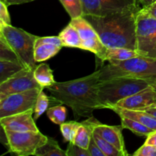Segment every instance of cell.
<instances>
[{
	"label": "cell",
	"mask_w": 156,
	"mask_h": 156,
	"mask_svg": "<svg viewBox=\"0 0 156 156\" xmlns=\"http://www.w3.org/2000/svg\"><path fill=\"white\" fill-rule=\"evenodd\" d=\"M149 85H156L154 79L133 77H119L100 82L98 85V100L102 109L111 106L129 96L133 95Z\"/></svg>",
	"instance_id": "3"
},
{
	"label": "cell",
	"mask_w": 156,
	"mask_h": 156,
	"mask_svg": "<svg viewBox=\"0 0 156 156\" xmlns=\"http://www.w3.org/2000/svg\"><path fill=\"white\" fill-rule=\"evenodd\" d=\"M99 76L100 69L80 79L56 82L47 90L58 103L71 108L76 119L89 117L94 110L102 109L98 94Z\"/></svg>",
	"instance_id": "1"
},
{
	"label": "cell",
	"mask_w": 156,
	"mask_h": 156,
	"mask_svg": "<svg viewBox=\"0 0 156 156\" xmlns=\"http://www.w3.org/2000/svg\"><path fill=\"white\" fill-rule=\"evenodd\" d=\"M34 109L24 112L0 118V124L5 130L13 132L39 131L36 126L34 119L32 117Z\"/></svg>",
	"instance_id": "12"
},
{
	"label": "cell",
	"mask_w": 156,
	"mask_h": 156,
	"mask_svg": "<svg viewBox=\"0 0 156 156\" xmlns=\"http://www.w3.org/2000/svg\"><path fill=\"white\" fill-rule=\"evenodd\" d=\"M5 133L9 140V152L18 156L35 155L37 149L46 143L48 139L40 131L13 132L5 130Z\"/></svg>",
	"instance_id": "7"
},
{
	"label": "cell",
	"mask_w": 156,
	"mask_h": 156,
	"mask_svg": "<svg viewBox=\"0 0 156 156\" xmlns=\"http://www.w3.org/2000/svg\"><path fill=\"white\" fill-rule=\"evenodd\" d=\"M139 5L105 16L85 15L108 48L137 49L136 17Z\"/></svg>",
	"instance_id": "2"
},
{
	"label": "cell",
	"mask_w": 156,
	"mask_h": 156,
	"mask_svg": "<svg viewBox=\"0 0 156 156\" xmlns=\"http://www.w3.org/2000/svg\"><path fill=\"white\" fill-rule=\"evenodd\" d=\"M88 150L91 156H105V153L101 150L99 146L96 143L95 140H94L93 136H91V140H90L89 146H88Z\"/></svg>",
	"instance_id": "35"
},
{
	"label": "cell",
	"mask_w": 156,
	"mask_h": 156,
	"mask_svg": "<svg viewBox=\"0 0 156 156\" xmlns=\"http://www.w3.org/2000/svg\"><path fill=\"white\" fill-rule=\"evenodd\" d=\"M0 59L21 62L16 53L14 51L13 49L10 47V45L1 34H0Z\"/></svg>",
	"instance_id": "30"
},
{
	"label": "cell",
	"mask_w": 156,
	"mask_h": 156,
	"mask_svg": "<svg viewBox=\"0 0 156 156\" xmlns=\"http://www.w3.org/2000/svg\"><path fill=\"white\" fill-rule=\"evenodd\" d=\"M141 111H146V112L149 113V114H152V115L156 117V105H155V103L153 104V105H150V106L146 107V108H143V109H142Z\"/></svg>",
	"instance_id": "39"
},
{
	"label": "cell",
	"mask_w": 156,
	"mask_h": 156,
	"mask_svg": "<svg viewBox=\"0 0 156 156\" xmlns=\"http://www.w3.org/2000/svg\"><path fill=\"white\" fill-rule=\"evenodd\" d=\"M34 70L24 69L0 84V99L4 98L9 94L23 92L34 88H44L35 79Z\"/></svg>",
	"instance_id": "10"
},
{
	"label": "cell",
	"mask_w": 156,
	"mask_h": 156,
	"mask_svg": "<svg viewBox=\"0 0 156 156\" xmlns=\"http://www.w3.org/2000/svg\"><path fill=\"white\" fill-rule=\"evenodd\" d=\"M133 156H156V147L151 145L145 144L136 151Z\"/></svg>",
	"instance_id": "32"
},
{
	"label": "cell",
	"mask_w": 156,
	"mask_h": 156,
	"mask_svg": "<svg viewBox=\"0 0 156 156\" xmlns=\"http://www.w3.org/2000/svg\"><path fill=\"white\" fill-rule=\"evenodd\" d=\"M59 37L62 43L63 47L72 48H81L82 38L76 27L71 24H69L60 33Z\"/></svg>",
	"instance_id": "16"
},
{
	"label": "cell",
	"mask_w": 156,
	"mask_h": 156,
	"mask_svg": "<svg viewBox=\"0 0 156 156\" xmlns=\"http://www.w3.org/2000/svg\"><path fill=\"white\" fill-rule=\"evenodd\" d=\"M142 9H143V10L145 12H146L148 15H149L150 16L156 18V2H155L152 3L150 5L145 6V7H143Z\"/></svg>",
	"instance_id": "36"
},
{
	"label": "cell",
	"mask_w": 156,
	"mask_h": 156,
	"mask_svg": "<svg viewBox=\"0 0 156 156\" xmlns=\"http://www.w3.org/2000/svg\"><path fill=\"white\" fill-rule=\"evenodd\" d=\"M34 76L37 82L44 88L52 86L56 82L53 77V70L46 63L38 65L34 70Z\"/></svg>",
	"instance_id": "18"
},
{
	"label": "cell",
	"mask_w": 156,
	"mask_h": 156,
	"mask_svg": "<svg viewBox=\"0 0 156 156\" xmlns=\"http://www.w3.org/2000/svg\"><path fill=\"white\" fill-rule=\"evenodd\" d=\"M50 105V98L48 97L44 91H41L37 99L34 108V119L37 120L45 111H47Z\"/></svg>",
	"instance_id": "29"
},
{
	"label": "cell",
	"mask_w": 156,
	"mask_h": 156,
	"mask_svg": "<svg viewBox=\"0 0 156 156\" xmlns=\"http://www.w3.org/2000/svg\"><path fill=\"white\" fill-rule=\"evenodd\" d=\"M25 68L20 62L0 59V84L5 82Z\"/></svg>",
	"instance_id": "19"
},
{
	"label": "cell",
	"mask_w": 156,
	"mask_h": 156,
	"mask_svg": "<svg viewBox=\"0 0 156 156\" xmlns=\"http://www.w3.org/2000/svg\"><path fill=\"white\" fill-rule=\"evenodd\" d=\"M66 152L67 156H91L88 149H83L73 143H69Z\"/></svg>",
	"instance_id": "31"
},
{
	"label": "cell",
	"mask_w": 156,
	"mask_h": 156,
	"mask_svg": "<svg viewBox=\"0 0 156 156\" xmlns=\"http://www.w3.org/2000/svg\"><path fill=\"white\" fill-rule=\"evenodd\" d=\"M155 103H156V85H149L142 91L122 99L111 107L141 111Z\"/></svg>",
	"instance_id": "11"
},
{
	"label": "cell",
	"mask_w": 156,
	"mask_h": 156,
	"mask_svg": "<svg viewBox=\"0 0 156 156\" xmlns=\"http://www.w3.org/2000/svg\"><path fill=\"white\" fill-rule=\"evenodd\" d=\"M71 18L83 16V9L81 0H59Z\"/></svg>",
	"instance_id": "28"
},
{
	"label": "cell",
	"mask_w": 156,
	"mask_h": 156,
	"mask_svg": "<svg viewBox=\"0 0 156 156\" xmlns=\"http://www.w3.org/2000/svg\"><path fill=\"white\" fill-rule=\"evenodd\" d=\"M3 2L5 3L8 6L12 5H21L24 3L30 2L34 1V0H1Z\"/></svg>",
	"instance_id": "38"
},
{
	"label": "cell",
	"mask_w": 156,
	"mask_h": 156,
	"mask_svg": "<svg viewBox=\"0 0 156 156\" xmlns=\"http://www.w3.org/2000/svg\"><path fill=\"white\" fill-rule=\"evenodd\" d=\"M99 123L100 122L98 121L93 116L89 117L88 120L81 122L73 143L83 149H88L94 127Z\"/></svg>",
	"instance_id": "15"
},
{
	"label": "cell",
	"mask_w": 156,
	"mask_h": 156,
	"mask_svg": "<svg viewBox=\"0 0 156 156\" xmlns=\"http://www.w3.org/2000/svg\"><path fill=\"white\" fill-rule=\"evenodd\" d=\"M136 50L141 56L156 58V18L141 9L136 17Z\"/></svg>",
	"instance_id": "6"
},
{
	"label": "cell",
	"mask_w": 156,
	"mask_h": 156,
	"mask_svg": "<svg viewBox=\"0 0 156 156\" xmlns=\"http://www.w3.org/2000/svg\"><path fill=\"white\" fill-rule=\"evenodd\" d=\"M62 47L54 44H41L35 45L34 59L36 62H43L56 56Z\"/></svg>",
	"instance_id": "21"
},
{
	"label": "cell",
	"mask_w": 156,
	"mask_h": 156,
	"mask_svg": "<svg viewBox=\"0 0 156 156\" xmlns=\"http://www.w3.org/2000/svg\"><path fill=\"white\" fill-rule=\"evenodd\" d=\"M141 56L137 50L123 47L108 48L106 51V60H126L130 58Z\"/></svg>",
	"instance_id": "22"
},
{
	"label": "cell",
	"mask_w": 156,
	"mask_h": 156,
	"mask_svg": "<svg viewBox=\"0 0 156 156\" xmlns=\"http://www.w3.org/2000/svg\"><path fill=\"white\" fill-rule=\"evenodd\" d=\"M60 126V131L62 136L64 138V141L69 143H73L77 133L78 129L80 126V123L77 121L64 122Z\"/></svg>",
	"instance_id": "25"
},
{
	"label": "cell",
	"mask_w": 156,
	"mask_h": 156,
	"mask_svg": "<svg viewBox=\"0 0 156 156\" xmlns=\"http://www.w3.org/2000/svg\"><path fill=\"white\" fill-rule=\"evenodd\" d=\"M0 34L16 53L21 63L29 69H35L37 62L34 59V48L38 37L7 24H0Z\"/></svg>",
	"instance_id": "5"
},
{
	"label": "cell",
	"mask_w": 156,
	"mask_h": 156,
	"mask_svg": "<svg viewBox=\"0 0 156 156\" xmlns=\"http://www.w3.org/2000/svg\"><path fill=\"white\" fill-rule=\"evenodd\" d=\"M69 24L76 27L82 38V41H85V40L98 37L94 27L84 16L71 18Z\"/></svg>",
	"instance_id": "17"
},
{
	"label": "cell",
	"mask_w": 156,
	"mask_h": 156,
	"mask_svg": "<svg viewBox=\"0 0 156 156\" xmlns=\"http://www.w3.org/2000/svg\"><path fill=\"white\" fill-rule=\"evenodd\" d=\"M47 115L55 124L61 125L66 122V108L62 104L50 108L47 111Z\"/></svg>",
	"instance_id": "26"
},
{
	"label": "cell",
	"mask_w": 156,
	"mask_h": 156,
	"mask_svg": "<svg viewBox=\"0 0 156 156\" xmlns=\"http://www.w3.org/2000/svg\"><path fill=\"white\" fill-rule=\"evenodd\" d=\"M123 129L122 126H109L99 123L95 126L94 131L98 133L108 143L113 145L114 147L117 148L121 152L123 156H128L129 153L126 149L122 133Z\"/></svg>",
	"instance_id": "13"
},
{
	"label": "cell",
	"mask_w": 156,
	"mask_h": 156,
	"mask_svg": "<svg viewBox=\"0 0 156 156\" xmlns=\"http://www.w3.org/2000/svg\"><path fill=\"white\" fill-rule=\"evenodd\" d=\"M137 1H138V2H140V4L143 5V7H145V6L150 5L152 3L155 2L156 0H137Z\"/></svg>",
	"instance_id": "40"
},
{
	"label": "cell",
	"mask_w": 156,
	"mask_h": 156,
	"mask_svg": "<svg viewBox=\"0 0 156 156\" xmlns=\"http://www.w3.org/2000/svg\"><path fill=\"white\" fill-rule=\"evenodd\" d=\"M54 44V45L63 47L62 41H61L60 38H59V36L43 37H38L37 39L36 40V42H35V45H38V44Z\"/></svg>",
	"instance_id": "34"
},
{
	"label": "cell",
	"mask_w": 156,
	"mask_h": 156,
	"mask_svg": "<svg viewBox=\"0 0 156 156\" xmlns=\"http://www.w3.org/2000/svg\"><path fill=\"white\" fill-rule=\"evenodd\" d=\"M119 77L156 80V58L139 56L126 60H111L100 69V82Z\"/></svg>",
	"instance_id": "4"
},
{
	"label": "cell",
	"mask_w": 156,
	"mask_h": 156,
	"mask_svg": "<svg viewBox=\"0 0 156 156\" xmlns=\"http://www.w3.org/2000/svg\"><path fill=\"white\" fill-rule=\"evenodd\" d=\"M145 144L151 145V146H155L156 147V130L152 131L151 133H149V135L146 136Z\"/></svg>",
	"instance_id": "37"
},
{
	"label": "cell",
	"mask_w": 156,
	"mask_h": 156,
	"mask_svg": "<svg viewBox=\"0 0 156 156\" xmlns=\"http://www.w3.org/2000/svg\"><path fill=\"white\" fill-rule=\"evenodd\" d=\"M36 156H67L66 151L62 150L58 143L53 139L48 137L47 141L38 148L35 153Z\"/></svg>",
	"instance_id": "23"
},
{
	"label": "cell",
	"mask_w": 156,
	"mask_h": 156,
	"mask_svg": "<svg viewBox=\"0 0 156 156\" xmlns=\"http://www.w3.org/2000/svg\"><path fill=\"white\" fill-rule=\"evenodd\" d=\"M44 88H34L9 94L0 99V118L34 109L38 95Z\"/></svg>",
	"instance_id": "8"
},
{
	"label": "cell",
	"mask_w": 156,
	"mask_h": 156,
	"mask_svg": "<svg viewBox=\"0 0 156 156\" xmlns=\"http://www.w3.org/2000/svg\"><path fill=\"white\" fill-rule=\"evenodd\" d=\"M0 24L12 25L10 15L8 11V5L2 1L0 2Z\"/></svg>",
	"instance_id": "33"
},
{
	"label": "cell",
	"mask_w": 156,
	"mask_h": 156,
	"mask_svg": "<svg viewBox=\"0 0 156 156\" xmlns=\"http://www.w3.org/2000/svg\"><path fill=\"white\" fill-rule=\"evenodd\" d=\"M80 49L94 53L97 57L102 61L106 60V51L108 47L102 43L99 37L82 41Z\"/></svg>",
	"instance_id": "20"
},
{
	"label": "cell",
	"mask_w": 156,
	"mask_h": 156,
	"mask_svg": "<svg viewBox=\"0 0 156 156\" xmlns=\"http://www.w3.org/2000/svg\"><path fill=\"white\" fill-rule=\"evenodd\" d=\"M121 119V126L123 129H128L132 131L134 134L140 136H147L152 132V129L148 126L142 124L140 122L126 117H120Z\"/></svg>",
	"instance_id": "24"
},
{
	"label": "cell",
	"mask_w": 156,
	"mask_h": 156,
	"mask_svg": "<svg viewBox=\"0 0 156 156\" xmlns=\"http://www.w3.org/2000/svg\"><path fill=\"white\" fill-rule=\"evenodd\" d=\"M110 109L114 111L120 117H126L135 120L152 130H156V117L146 111L125 109L117 107H111Z\"/></svg>",
	"instance_id": "14"
},
{
	"label": "cell",
	"mask_w": 156,
	"mask_h": 156,
	"mask_svg": "<svg viewBox=\"0 0 156 156\" xmlns=\"http://www.w3.org/2000/svg\"><path fill=\"white\" fill-rule=\"evenodd\" d=\"M92 136L98 146H99L101 150L105 153V156H123L121 152L117 148L114 147L113 145L102 138L98 133L94 131Z\"/></svg>",
	"instance_id": "27"
},
{
	"label": "cell",
	"mask_w": 156,
	"mask_h": 156,
	"mask_svg": "<svg viewBox=\"0 0 156 156\" xmlns=\"http://www.w3.org/2000/svg\"><path fill=\"white\" fill-rule=\"evenodd\" d=\"M83 16H105L138 5L137 0H81Z\"/></svg>",
	"instance_id": "9"
}]
</instances>
